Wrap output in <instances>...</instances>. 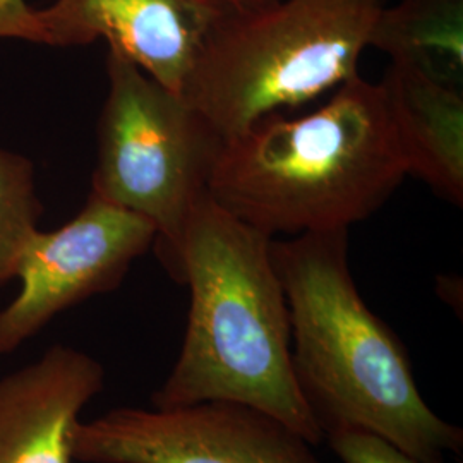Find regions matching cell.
Here are the masks:
<instances>
[{
	"instance_id": "obj_1",
	"label": "cell",
	"mask_w": 463,
	"mask_h": 463,
	"mask_svg": "<svg viewBox=\"0 0 463 463\" xmlns=\"http://www.w3.org/2000/svg\"><path fill=\"white\" fill-rule=\"evenodd\" d=\"M271 258L288 307L296 383L325 439L363 430L419 463L460 455L463 430L426 403L407 348L359 294L347 229L273 239Z\"/></svg>"
},
{
	"instance_id": "obj_2",
	"label": "cell",
	"mask_w": 463,
	"mask_h": 463,
	"mask_svg": "<svg viewBox=\"0 0 463 463\" xmlns=\"http://www.w3.org/2000/svg\"><path fill=\"white\" fill-rule=\"evenodd\" d=\"M271 237L199 201L166 273L191 294L183 347L151 395L153 407L208 400L246 403L279 417L313 445L323 432L300 397L290 359V319Z\"/></svg>"
},
{
	"instance_id": "obj_3",
	"label": "cell",
	"mask_w": 463,
	"mask_h": 463,
	"mask_svg": "<svg viewBox=\"0 0 463 463\" xmlns=\"http://www.w3.org/2000/svg\"><path fill=\"white\" fill-rule=\"evenodd\" d=\"M407 175L381 84L355 76L315 112L273 114L225 139L208 194L277 239L348 231L374 215Z\"/></svg>"
},
{
	"instance_id": "obj_4",
	"label": "cell",
	"mask_w": 463,
	"mask_h": 463,
	"mask_svg": "<svg viewBox=\"0 0 463 463\" xmlns=\"http://www.w3.org/2000/svg\"><path fill=\"white\" fill-rule=\"evenodd\" d=\"M383 0H279L231 13L208 36L184 88L225 139L359 76Z\"/></svg>"
},
{
	"instance_id": "obj_5",
	"label": "cell",
	"mask_w": 463,
	"mask_h": 463,
	"mask_svg": "<svg viewBox=\"0 0 463 463\" xmlns=\"http://www.w3.org/2000/svg\"><path fill=\"white\" fill-rule=\"evenodd\" d=\"M97 128L91 194L146 218L162 265L208 194L223 137L184 99L114 49Z\"/></svg>"
},
{
	"instance_id": "obj_6",
	"label": "cell",
	"mask_w": 463,
	"mask_h": 463,
	"mask_svg": "<svg viewBox=\"0 0 463 463\" xmlns=\"http://www.w3.org/2000/svg\"><path fill=\"white\" fill-rule=\"evenodd\" d=\"M316 448L279 417L227 400L118 407L71 430L81 463H323Z\"/></svg>"
},
{
	"instance_id": "obj_7",
	"label": "cell",
	"mask_w": 463,
	"mask_h": 463,
	"mask_svg": "<svg viewBox=\"0 0 463 463\" xmlns=\"http://www.w3.org/2000/svg\"><path fill=\"white\" fill-rule=\"evenodd\" d=\"M155 239L146 218L91 193L66 225L38 229L17 268L21 290L0 311V355L32 340L55 316L112 292Z\"/></svg>"
},
{
	"instance_id": "obj_8",
	"label": "cell",
	"mask_w": 463,
	"mask_h": 463,
	"mask_svg": "<svg viewBox=\"0 0 463 463\" xmlns=\"http://www.w3.org/2000/svg\"><path fill=\"white\" fill-rule=\"evenodd\" d=\"M227 9L216 0H53L30 9L21 40L57 49L105 40L155 81L183 95Z\"/></svg>"
},
{
	"instance_id": "obj_9",
	"label": "cell",
	"mask_w": 463,
	"mask_h": 463,
	"mask_svg": "<svg viewBox=\"0 0 463 463\" xmlns=\"http://www.w3.org/2000/svg\"><path fill=\"white\" fill-rule=\"evenodd\" d=\"M105 386L97 359L67 345L0 380V463H72L71 430Z\"/></svg>"
},
{
	"instance_id": "obj_10",
	"label": "cell",
	"mask_w": 463,
	"mask_h": 463,
	"mask_svg": "<svg viewBox=\"0 0 463 463\" xmlns=\"http://www.w3.org/2000/svg\"><path fill=\"white\" fill-rule=\"evenodd\" d=\"M380 84L409 175L462 206V88L395 62Z\"/></svg>"
},
{
	"instance_id": "obj_11",
	"label": "cell",
	"mask_w": 463,
	"mask_h": 463,
	"mask_svg": "<svg viewBox=\"0 0 463 463\" xmlns=\"http://www.w3.org/2000/svg\"><path fill=\"white\" fill-rule=\"evenodd\" d=\"M369 47L388 53L395 64L462 88L463 0H398L392 7L383 4Z\"/></svg>"
},
{
	"instance_id": "obj_12",
	"label": "cell",
	"mask_w": 463,
	"mask_h": 463,
	"mask_svg": "<svg viewBox=\"0 0 463 463\" xmlns=\"http://www.w3.org/2000/svg\"><path fill=\"white\" fill-rule=\"evenodd\" d=\"M40 216L32 160L0 146V288L16 279Z\"/></svg>"
},
{
	"instance_id": "obj_13",
	"label": "cell",
	"mask_w": 463,
	"mask_h": 463,
	"mask_svg": "<svg viewBox=\"0 0 463 463\" xmlns=\"http://www.w3.org/2000/svg\"><path fill=\"white\" fill-rule=\"evenodd\" d=\"M325 441L342 463H419L388 441L363 430L335 432Z\"/></svg>"
},
{
	"instance_id": "obj_14",
	"label": "cell",
	"mask_w": 463,
	"mask_h": 463,
	"mask_svg": "<svg viewBox=\"0 0 463 463\" xmlns=\"http://www.w3.org/2000/svg\"><path fill=\"white\" fill-rule=\"evenodd\" d=\"M30 9L26 0H0V38L19 40Z\"/></svg>"
},
{
	"instance_id": "obj_15",
	"label": "cell",
	"mask_w": 463,
	"mask_h": 463,
	"mask_svg": "<svg viewBox=\"0 0 463 463\" xmlns=\"http://www.w3.org/2000/svg\"><path fill=\"white\" fill-rule=\"evenodd\" d=\"M216 2H220L231 13H249V11L268 7L279 0H216Z\"/></svg>"
}]
</instances>
